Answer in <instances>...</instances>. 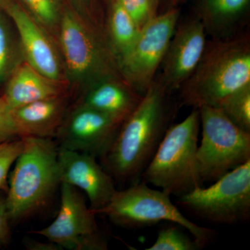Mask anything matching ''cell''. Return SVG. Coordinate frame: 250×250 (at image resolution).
Instances as JSON below:
<instances>
[{
	"label": "cell",
	"instance_id": "cell-5",
	"mask_svg": "<svg viewBox=\"0 0 250 250\" xmlns=\"http://www.w3.org/2000/svg\"><path fill=\"white\" fill-rule=\"evenodd\" d=\"M170 196L164 190L151 188L145 181L134 182L125 190H116L109 204L94 213L106 215L123 228H142L172 222L187 229L204 248L214 236V230L189 220L172 203Z\"/></svg>",
	"mask_w": 250,
	"mask_h": 250
},
{
	"label": "cell",
	"instance_id": "cell-14",
	"mask_svg": "<svg viewBox=\"0 0 250 250\" xmlns=\"http://www.w3.org/2000/svg\"><path fill=\"white\" fill-rule=\"evenodd\" d=\"M3 9L12 19L18 35L22 54L36 71L49 80L57 82L61 75L60 62L52 42L41 24L21 6L6 0Z\"/></svg>",
	"mask_w": 250,
	"mask_h": 250
},
{
	"label": "cell",
	"instance_id": "cell-19",
	"mask_svg": "<svg viewBox=\"0 0 250 250\" xmlns=\"http://www.w3.org/2000/svg\"><path fill=\"white\" fill-rule=\"evenodd\" d=\"M141 29L121 5L115 0L108 21V45L117 64L129 53Z\"/></svg>",
	"mask_w": 250,
	"mask_h": 250
},
{
	"label": "cell",
	"instance_id": "cell-17",
	"mask_svg": "<svg viewBox=\"0 0 250 250\" xmlns=\"http://www.w3.org/2000/svg\"><path fill=\"white\" fill-rule=\"evenodd\" d=\"M250 0H199L196 17L207 35L224 39L238 34Z\"/></svg>",
	"mask_w": 250,
	"mask_h": 250
},
{
	"label": "cell",
	"instance_id": "cell-10",
	"mask_svg": "<svg viewBox=\"0 0 250 250\" xmlns=\"http://www.w3.org/2000/svg\"><path fill=\"white\" fill-rule=\"evenodd\" d=\"M32 233L45 237L62 250L108 249L95 213L78 189L65 183H61V206L57 218L47 228Z\"/></svg>",
	"mask_w": 250,
	"mask_h": 250
},
{
	"label": "cell",
	"instance_id": "cell-9",
	"mask_svg": "<svg viewBox=\"0 0 250 250\" xmlns=\"http://www.w3.org/2000/svg\"><path fill=\"white\" fill-rule=\"evenodd\" d=\"M179 16V9L171 8L153 17L140 30L129 53L118 63L123 79L141 95L155 80Z\"/></svg>",
	"mask_w": 250,
	"mask_h": 250
},
{
	"label": "cell",
	"instance_id": "cell-29",
	"mask_svg": "<svg viewBox=\"0 0 250 250\" xmlns=\"http://www.w3.org/2000/svg\"><path fill=\"white\" fill-rule=\"evenodd\" d=\"M152 1V11L154 16H157L159 14V7L161 0H151Z\"/></svg>",
	"mask_w": 250,
	"mask_h": 250
},
{
	"label": "cell",
	"instance_id": "cell-30",
	"mask_svg": "<svg viewBox=\"0 0 250 250\" xmlns=\"http://www.w3.org/2000/svg\"><path fill=\"white\" fill-rule=\"evenodd\" d=\"M6 0H0V9L1 8L4 7V5L5 4V2H6Z\"/></svg>",
	"mask_w": 250,
	"mask_h": 250
},
{
	"label": "cell",
	"instance_id": "cell-7",
	"mask_svg": "<svg viewBox=\"0 0 250 250\" xmlns=\"http://www.w3.org/2000/svg\"><path fill=\"white\" fill-rule=\"evenodd\" d=\"M178 204L212 223L233 225L250 217V160L208 188L201 186L179 197Z\"/></svg>",
	"mask_w": 250,
	"mask_h": 250
},
{
	"label": "cell",
	"instance_id": "cell-26",
	"mask_svg": "<svg viewBox=\"0 0 250 250\" xmlns=\"http://www.w3.org/2000/svg\"><path fill=\"white\" fill-rule=\"evenodd\" d=\"M18 137L12 116V110L8 106L4 97L0 98V143ZM19 138V137H18Z\"/></svg>",
	"mask_w": 250,
	"mask_h": 250
},
{
	"label": "cell",
	"instance_id": "cell-25",
	"mask_svg": "<svg viewBox=\"0 0 250 250\" xmlns=\"http://www.w3.org/2000/svg\"><path fill=\"white\" fill-rule=\"evenodd\" d=\"M134 20L140 29L153 17L151 0H116Z\"/></svg>",
	"mask_w": 250,
	"mask_h": 250
},
{
	"label": "cell",
	"instance_id": "cell-28",
	"mask_svg": "<svg viewBox=\"0 0 250 250\" xmlns=\"http://www.w3.org/2000/svg\"><path fill=\"white\" fill-rule=\"evenodd\" d=\"M26 248L30 250H62L61 247L58 245L53 243V242L47 241L46 243L34 241V240H29L27 241H24Z\"/></svg>",
	"mask_w": 250,
	"mask_h": 250
},
{
	"label": "cell",
	"instance_id": "cell-4",
	"mask_svg": "<svg viewBox=\"0 0 250 250\" xmlns=\"http://www.w3.org/2000/svg\"><path fill=\"white\" fill-rule=\"evenodd\" d=\"M200 127L198 108H193L183 121L169 126L143 171V181L177 197L200 187L197 167Z\"/></svg>",
	"mask_w": 250,
	"mask_h": 250
},
{
	"label": "cell",
	"instance_id": "cell-21",
	"mask_svg": "<svg viewBox=\"0 0 250 250\" xmlns=\"http://www.w3.org/2000/svg\"><path fill=\"white\" fill-rule=\"evenodd\" d=\"M9 24L0 11V84L9 80L19 66V49Z\"/></svg>",
	"mask_w": 250,
	"mask_h": 250
},
{
	"label": "cell",
	"instance_id": "cell-2",
	"mask_svg": "<svg viewBox=\"0 0 250 250\" xmlns=\"http://www.w3.org/2000/svg\"><path fill=\"white\" fill-rule=\"evenodd\" d=\"M250 83V36L239 32L207 41L195 70L177 91L182 104L216 106L223 99Z\"/></svg>",
	"mask_w": 250,
	"mask_h": 250
},
{
	"label": "cell",
	"instance_id": "cell-1",
	"mask_svg": "<svg viewBox=\"0 0 250 250\" xmlns=\"http://www.w3.org/2000/svg\"><path fill=\"white\" fill-rule=\"evenodd\" d=\"M160 81L155 80L136 109L121 125L101 165L113 179L137 181L170 126L175 106Z\"/></svg>",
	"mask_w": 250,
	"mask_h": 250
},
{
	"label": "cell",
	"instance_id": "cell-20",
	"mask_svg": "<svg viewBox=\"0 0 250 250\" xmlns=\"http://www.w3.org/2000/svg\"><path fill=\"white\" fill-rule=\"evenodd\" d=\"M215 107L240 129L250 133V83L225 97Z\"/></svg>",
	"mask_w": 250,
	"mask_h": 250
},
{
	"label": "cell",
	"instance_id": "cell-16",
	"mask_svg": "<svg viewBox=\"0 0 250 250\" xmlns=\"http://www.w3.org/2000/svg\"><path fill=\"white\" fill-rule=\"evenodd\" d=\"M143 96L125 80L111 78L90 88L83 104L123 123L137 107Z\"/></svg>",
	"mask_w": 250,
	"mask_h": 250
},
{
	"label": "cell",
	"instance_id": "cell-27",
	"mask_svg": "<svg viewBox=\"0 0 250 250\" xmlns=\"http://www.w3.org/2000/svg\"><path fill=\"white\" fill-rule=\"evenodd\" d=\"M9 217L6 207V197L0 194V248L6 246L11 238Z\"/></svg>",
	"mask_w": 250,
	"mask_h": 250
},
{
	"label": "cell",
	"instance_id": "cell-23",
	"mask_svg": "<svg viewBox=\"0 0 250 250\" xmlns=\"http://www.w3.org/2000/svg\"><path fill=\"white\" fill-rule=\"evenodd\" d=\"M23 142L21 138L0 143V191L9 190L7 177L11 166L16 163L22 152Z\"/></svg>",
	"mask_w": 250,
	"mask_h": 250
},
{
	"label": "cell",
	"instance_id": "cell-8",
	"mask_svg": "<svg viewBox=\"0 0 250 250\" xmlns=\"http://www.w3.org/2000/svg\"><path fill=\"white\" fill-rule=\"evenodd\" d=\"M60 24L61 46L74 80L87 82L91 88L102 81L117 78L119 68L109 46L71 13H65Z\"/></svg>",
	"mask_w": 250,
	"mask_h": 250
},
{
	"label": "cell",
	"instance_id": "cell-24",
	"mask_svg": "<svg viewBox=\"0 0 250 250\" xmlns=\"http://www.w3.org/2000/svg\"><path fill=\"white\" fill-rule=\"evenodd\" d=\"M40 24L53 27L59 14L56 0H22Z\"/></svg>",
	"mask_w": 250,
	"mask_h": 250
},
{
	"label": "cell",
	"instance_id": "cell-12",
	"mask_svg": "<svg viewBox=\"0 0 250 250\" xmlns=\"http://www.w3.org/2000/svg\"><path fill=\"white\" fill-rule=\"evenodd\" d=\"M121 124L82 104L62 121L56 136L58 147L101 158L111 147Z\"/></svg>",
	"mask_w": 250,
	"mask_h": 250
},
{
	"label": "cell",
	"instance_id": "cell-22",
	"mask_svg": "<svg viewBox=\"0 0 250 250\" xmlns=\"http://www.w3.org/2000/svg\"><path fill=\"white\" fill-rule=\"evenodd\" d=\"M180 228L178 225L162 229L154 244L146 250H197L203 248L194 238L188 236Z\"/></svg>",
	"mask_w": 250,
	"mask_h": 250
},
{
	"label": "cell",
	"instance_id": "cell-6",
	"mask_svg": "<svg viewBox=\"0 0 250 250\" xmlns=\"http://www.w3.org/2000/svg\"><path fill=\"white\" fill-rule=\"evenodd\" d=\"M202 127L197 147L200 182L216 181L250 160V133L236 126L215 106L198 108Z\"/></svg>",
	"mask_w": 250,
	"mask_h": 250
},
{
	"label": "cell",
	"instance_id": "cell-18",
	"mask_svg": "<svg viewBox=\"0 0 250 250\" xmlns=\"http://www.w3.org/2000/svg\"><path fill=\"white\" fill-rule=\"evenodd\" d=\"M9 80L3 97L11 110L38 100L60 97L57 82L46 78L28 63L19 65Z\"/></svg>",
	"mask_w": 250,
	"mask_h": 250
},
{
	"label": "cell",
	"instance_id": "cell-3",
	"mask_svg": "<svg viewBox=\"0 0 250 250\" xmlns=\"http://www.w3.org/2000/svg\"><path fill=\"white\" fill-rule=\"evenodd\" d=\"M6 192L9 220L29 216L47 203L61 184L59 147L52 139L24 136Z\"/></svg>",
	"mask_w": 250,
	"mask_h": 250
},
{
	"label": "cell",
	"instance_id": "cell-13",
	"mask_svg": "<svg viewBox=\"0 0 250 250\" xmlns=\"http://www.w3.org/2000/svg\"><path fill=\"white\" fill-rule=\"evenodd\" d=\"M58 165L61 183L83 190L93 213L111 202L117 190L113 178L97 162L95 156L59 148Z\"/></svg>",
	"mask_w": 250,
	"mask_h": 250
},
{
	"label": "cell",
	"instance_id": "cell-11",
	"mask_svg": "<svg viewBox=\"0 0 250 250\" xmlns=\"http://www.w3.org/2000/svg\"><path fill=\"white\" fill-rule=\"evenodd\" d=\"M207 33L196 17L179 20L156 77L172 94L177 91L195 70L207 43Z\"/></svg>",
	"mask_w": 250,
	"mask_h": 250
},
{
	"label": "cell",
	"instance_id": "cell-15",
	"mask_svg": "<svg viewBox=\"0 0 250 250\" xmlns=\"http://www.w3.org/2000/svg\"><path fill=\"white\" fill-rule=\"evenodd\" d=\"M65 103L61 97L38 100L12 110L18 137L52 139L62 123Z\"/></svg>",
	"mask_w": 250,
	"mask_h": 250
}]
</instances>
